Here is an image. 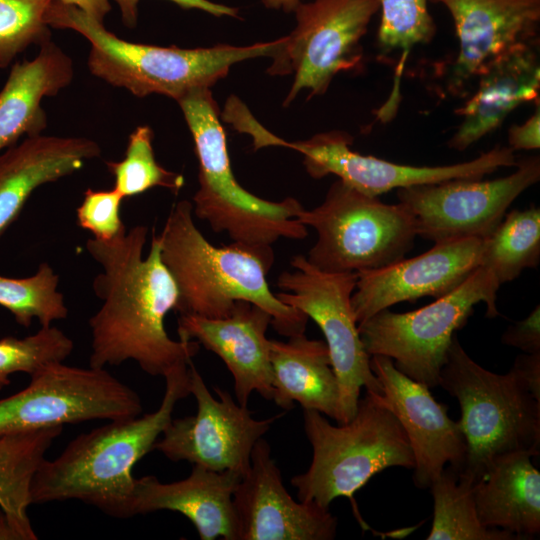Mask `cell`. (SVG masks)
<instances>
[{
	"label": "cell",
	"instance_id": "obj_1",
	"mask_svg": "<svg viewBox=\"0 0 540 540\" xmlns=\"http://www.w3.org/2000/svg\"><path fill=\"white\" fill-rule=\"evenodd\" d=\"M147 234L146 226L136 225L110 241H86V250L102 268L92 283L103 302L89 318L91 367L132 360L147 374L164 377L199 351L198 342L173 340L166 331L165 319L176 309L178 289L162 261L157 235L143 256Z\"/></svg>",
	"mask_w": 540,
	"mask_h": 540
},
{
	"label": "cell",
	"instance_id": "obj_3",
	"mask_svg": "<svg viewBox=\"0 0 540 540\" xmlns=\"http://www.w3.org/2000/svg\"><path fill=\"white\" fill-rule=\"evenodd\" d=\"M193 216L192 202H176L157 235L162 261L178 289L175 311L221 319L237 301H247L271 315L278 334H304L308 316L281 302L267 283L274 253L236 242L217 247L203 236Z\"/></svg>",
	"mask_w": 540,
	"mask_h": 540
},
{
	"label": "cell",
	"instance_id": "obj_33",
	"mask_svg": "<svg viewBox=\"0 0 540 540\" xmlns=\"http://www.w3.org/2000/svg\"><path fill=\"white\" fill-rule=\"evenodd\" d=\"M73 348L72 339L52 325L21 339H0V390L11 383V374L23 372L32 376L50 364L64 362Z\"/></svg>",
	"mask_w": 540,
	"mask_h": 540
},
{
	"label": "cell",
	"instance_id": "obj_11",
	"mask_svg": "<svg viewBox=\"0 0 540 540\" xmlns=\"http://www.w3.org/2000/svg\"><path fill=\"white\" fill-rule=\"evenodd\" d=\"M139 395L105 368L50 364L23 390L0 400V437L91 420L141 415Z\"/></svg>",
	"mask_w": 540,
	"mask_h": 540
},
{
	"label": "cell",
	"instance_id": "obj_28",
	"mask_svg": "<svg viewBox=\"0 0 540 540\" xmlns=\"http://www.w3.org/2000/svg\"><path fill=\"white\" fill-rule=\"evenodd\" d=\"M473 483L445 467L432 482L433 522L427 540H519L505 530L485 527L479 520Z\"/></svg>",
	"mask_w": 540,
	"mask_h": 540
},
{
	"label": "cell",
	"instance_id": "obj_17",
	"mask_svg": "<svg viewBox=\"0 0 540 540\" xmlns=\"http://www.w3.org/2000/svg\"><path fill=\"white\" fill-rule=\"evenodd\" d=\"M485 240L464 238L434 243L416 257L357 272L351 295L356 322L401 302L426 296L437 299L452 292L481 265Z\"/></svg>",
	"mask_w": 540,
	"mask_h": 540
},
{
	"label": "cell",
	"instance_id": "obj_9",
	"mask_svg": "<svg viewBox=\"0 0 540 540\" xmlns=\"http://www.w3.org/2000/svg\"><path fill=\"white\" fill-rule=\"evenodd\" d=\"M500 287L495 276L479 266L452 292L414 311L383 309L358 324L366 352L392 359L404 375L427 386H438L439 374L456 331L464 327L474 306L486 305V317L499 315Z\"/></svg>",
	"mask_w": 540,
	"mask_h": 540
},
{
	"label": "cell",
	"instance_id": "obj_21",
	"mask_svg": "<svg viewBox=\"0 0 540 540\" xmlns=\"http://www.w3.org/2000/svg\"><path fill=\"white\" fill-rule=\"evenodd\" d=\"M241 478L235 472L200 465H193L187 478L171 483L152 475L136 478L131 514L178 512L192 522L201 540H238L233 493Z\"/></svg>",
	"mask_w": 540,
	"mask_h": 540
},
{
	"label": "cell",
	"instance_id": "obj_24",
	"mask_svg": "<svg viewBox=\"0 0 540 540\" xmlns=\"http://www.w3.org/2000/svg\"><path fill=\"white\" fill-rule=\"evenodd\" d=\"M32 60L15 62L0 90V152L21 137L42 134L47 118L41 102L58 94L74 75L71 58L51 39Z\"/></svg>",
	"mask_w": 540,
	"mask_h": 540
},
{
	"label": "cell",
	"instance_id": "obj_12",
	"mask_svg": "<svg viewBox=\"0 0 540 540\" xmlns=\"http://www.w3.org/2000/svg\"><path fill=\"white\" fill-rule=\"evenodd\" d=\"M378 11L379 0H313L296 7V26L268 69L293 75L284 106L301 90L309 91L308 98L324 94L337 74L360 66V42Z\"/></svg>",
	"mask_w": 540,
	"mask_h": 540
},
{
	"label": "cell",
	"instance_id": "obj_8",
	"mask_svg": "<svg viewBox=\"0 0 540 540\" xmlns=\"http://www.w3.org/2000/svg\"><path fill=\"white\" fill-rule=\"evenodd\" d=\"M297 219L317 233L307 261L328 273H357L392 264L404 258L417 236L404 205L384 203L339 179L320 205L304 208Z\"/></svg>",
	"mask_w": 540,
	"mask_h": 540
},
{
	"label": "cell",
	"instance_id": "obj_26",
	"mask_svg": "<svg viewBox=\"0 0 540 540\" xmlns=\"http://www.w3.org/2000/svg\"><path fill=\"white\" fill-rule=\"evenodd\" d=\"M272 400L288 411L298 402L339 421V388L328 347L305 334L288 341L270 340Z\"/></svg>",
	"mask_w": 540,
	"mask_h": 540
},
{
	"label": "cell",
	"instance_id": "obj_35",
	"mask_svg": "<svg viewBox=\"0 0 540 540\" xmlns=\"http://www.w3.org/2000/svg\"><path fill=\"white\" fill-rule=\"evenodd\" d=\"M124 197L114 188L110 190L87 189L76 210L78 225L99 241L113 240L127 230L120 216Z\"/></svg>",
	"mask_w": 540,
	"mask_h": 540
},
{
	"label": "cell",
	"instance_id": "obj_31",
	"mask_svg": "<svg viewBox=\"0 0 540 540\" xmlns=\"http://www.w3.org/2000/svg\"><path fill=\"white\" fill-rule=\"evenodd\" d=\"M58 284L59 276L47 262L40 263L37 271L28 277L0 275V306L25 328L30 327L34 319L41 327H49L68 316L64 296L57 290Z\"/></svg>",
	"mask_w": 540,
	"mask_h": 540
},
{
	"label": "cell",
	"instance_id": "obj_27",
	"mask_svg": "<svg viewBox=\"0 0 540 540\" xmlns=\"http://www.w3.org/2000/svg\"><path fill=\"white\" fill-rule=\"evenodd\" d=\"M63 427H48L0 437V508L22 540H36L28 517L33 477Z\"/></svg>",
	"mask_w": 540,
	"mask_h": 540
},
{
	"label": "cell",
	"instance_id": "obj_36",
	"mask_svg": "<svg viewBox=\"0 0 540 540\" xmlns=\"http://www.w3.org/2000/svg\"><path fill=\"white\" fill-rule=\"evenodd\" d=\"M501 340L525 353H540V306L537 305L525 319L509 326Z\"/></svg>",
	"mask_w": 540,
	"mask_h": 540
},
{
	"label": "cell",
	"instance_id": "obj_25",
	"mask_svg": "<svg viewBox=\"0 0 540 540\" xmlns=\"http://www.w3.org/2000/svg\"><path fill=\"white\" fill-rule=\"evenodd\" d=\"M531 453L515 451L495 457L472 485L480 522L519 539L540 533V472Z\"/></svg>",
	"mask_w": 540,
	"mask_h": 540
},
{
	"label": "cell",
	"instance_id": "obj_37",
	"mask_svg": "<svg viewBox=\"0 0 540 540\" xmlns=\"http://www.w3.org/2000/svg\"><path fill=\"white\" fill-rule=\"evenodd\" d=\"M119 6L123 23L128 28H135L138 19L139 0H113ZM184 9H199L216 17L237 18L239 10L235 7L212 2L210 0H168Z\"/></svg>",
	"mask_w": 540,
	"mask_h": 540
},
{
	"label": "cell",
	"instance_id": "obj_30",
	"mask_svg": "<svg viewBox=\"0 0 540 540\" xmlns=\"http://www.w3.org/2000/svg\"><path fill=\"white\" fill-rule=\"evenodd\" d=\"M379 11L378 48L384 57L399 53L393 92L385 108L379 111V117L386 119L397 108L398 83L411 50L431 42L436 24L429 12L428 0H379Z\"/></svg>",
	"mask_w": 540,
	"mask_h": 540
},
{
	"label": "cell",
	"instance_id": "obj_16",
	"mask_svg": "<svg viewBox=\"0 0 540 540\" xmlns=\"http://www.w3.org/2000/svg\"><path fill=\"white\" fill-rule=\"evenodd\" d=\"M238 540H331L337 518L315 502H296L283 485L268 442L254 445L233 493Z\"/></svg>",
	"mask_w": 540,
	"mask_h": 540
},
{
	"label": "cell",
	"instance_id": "obj_7",
	"mask_svg": "<svg viewBox=\"0 0 540 540\" xmlns=\"http://www.w3.org/2000/svg\"><path fill=\"white\" fill-rule=\"evenodd\" d=\"M438 386L454 396L461 409L458 421L467 455L458 474L478 481L497 456L540 452V400L523 385L513 370L497 374L477 364L454 335Z\"/></svg>",
	"mask_w": 540,
	"mask_h": 540
},
{
	"label": "cell",
	"instance_id": "obj_38",
	"mask_svg": "<svg viewBox=\"0 0 540 540\" xmlns=\"http://www.w3.org/2000/svg\"><path fill=\"white\" fill-rule=\"evenodd\" d=\"M509 147L515 150H536L540 147V109L539 105L535 112L523 124L513 125L508 131Z\"/></svg>",
	"mask_w": 540,
	"mask_h": 540
},
{
	"label": "cell",
	"instance_id": "obj_40",
	"mask_svg": "<svg viewBox=\"0 0 540 540\" xmlns=\"http://www.w3.org/2000/svg\"><path fill=\"white\" fill-rule=\"evenodd\" d=\"M66 4L77 6L88 15L103 22L105 16L111 10L109 0H59Z\"/></svg>",
	"mask_w": 540,
	"mask_h": 540
},
{
	"label": "cell",
	"instance_id": "obj_42",
	"mask_svg": "<svg viewBox=\"0 0 540 540\" xmlns=\"http://www.w3.org/2000/svg\"><path fill=\"white\" fill-rule=\"evenodd\" d=\"M301 2H303V0H262V3L266 8L282 10L286 13L294 12Z\"/></svg>",
	"mask_w": 540,
	"mask_h": 540
},
{
	"label": "cell",
	"instance_id": "obj_22",
	"mask_svg": "<svg viewBox=\"0 0 540 540\" xmlns=\"http://www.w3.org/2000/svg\"><path fill=\"white\" fill-rule=\"evenodd\" d=\"M539 39L521 43L495 58L479 75L474 95L458 111L462 121L449 139L450 149L464 151L497 129L519 105L538 101Z\"/></svg>",
	"mask_w": 540,
	"mask_h": 540
},
{
	"label": "cell",
	"instance_id": "obj_20",
	"mask_svg": "<svg viewBox=\"0 0 540 540\" xmlns=\"http://www.w3.org/2000/svg\"><path fill=\"white\" fill-rule=\"evenodd\" d=\"M271 315L247 301H237L225 318L209 319L180 315V340H194L218 355L231 372L237 402L247 406L252 392L266 400L273 398L270 340L266 331Z\"/></svg>",
	"mask_w": 540,
	"mask_h": 540
},
{
	"label": "cell",
	"instance_id": "obj_39",
	"mask_svg": "<svg viewBox=\"0 0 540 540\" xmlns=\"http://www.w3.org/2000/svg\"><path fill=\"white\" fill-rule=\"evenodd\" d=\"M521 380L526 389L540 400V353H524L514 361L511 368Z\"/></svg>",
	"mask_w": 540,
	"mask_h": 540
},
{
	"label": "cell",
	"instance_id": "obj_32",
	"mask_svg": "<svg viewBox=\"0 0 540 540\" xmlns=\"http://www.w3.org/2000/svg\"><path fill=\"white\" fill-rule=\"evenodd\" d=\"M152 141V129L148 125H140L129 135L123 159L106 162L114 177L113 188L124 198L155 187L177 194L185 184L182 174L169 171L157 162Z\"/></svg>",
	"mask_w": 540,
	"mask_h": 540
},
{
	"label": "cell",
	"instance_id": "obj_23",
	"mask_svg": "<svg viewBox=\"0 0 540 540\" xmlns=\"http://www.w3.org/2000/svg\"><path fill=\"white\" fill-rule=\"evenodd\" d=\"M100 154V146L89 138L43 134L1 151L0 237L37 188L73 174Z\"/></svg>",
	"mask_w": 540,
	"mask_h": 540
},
{
	"label": "cell",
	"instance_id": "obj_13",
	"mask_svg": "<svg viewBox=\"0 0 540 540\" xmlns=\"http://www.w3.org/2000/svg\"><path fill=\"white\" fill-rule=\"evenodd\" d=\"M515 167L510 175L493 180L453 179L397 189V197L423 239H486L512 202L540 180L539 156L517 160Z\"/></svg>",
	"mask_w": 540,
	"mask_h": 540
},
{
	"label": "cell",
	"instance_id": "obj_18",
	"mask_svg": "<svg viewBox=\"0 0 540 540\" xmlns=\"http://www.w3.org/2000/svg\"><path fill=\"white\" fill-rule=\"evenodd\" d=\"M370 366L382 386L383 403L401 423L414 455V484L429 488L446 464L462 471L467 444L459 422L447 407L435 400L427 386L409 378L394 366L392 359L372 355Z\"/></svg>",
	"mask_w": 540,
	"mask_h": 540
},
{
	"label": "cell",
	"instance_id": "obj_6",
	"mask_svg": "<svg viewBox=\"0 0 540 540\" xmlns=\"http://www.w3.org/2000/svg\"><path fill=\"white\" fill-rule=\"evenodd\" d=\"M303 419L313 457L309 468L291 479L299 501L326 508L338 497L354 503L355 492L375 474L414 467L408 437L380 394L367 391L347 423L334 426L311 409H303Z\"/></svg>",
	"mask_w": 540,
	"mask_h": 540
},
{
	"label": "cell",
	"instance_id": "obj_15",
	"mask_svg": "<svg viewBox=\"0 0 540 540\" xmlns=\"http://www.w3.org/2000/svg\"><path fill=\"white\" fill-rule=\"evenodd\" d=\"M189 391L196 400L194 415L169 422L154 449L172 461L185 460L209 470L231 471L243 477L250 467L255 443L285 411L257 420L247 406L240 405L221 388L218 399L208 390L202 376L190 362Z\"/></svg>",
	"mask_w": 540,
	"mask_h": 540
},
{
	"label": "cell",
	"instance_id": "obj_5",
	"mask_svg": "<svg viewBox=\"0 0 540 540\" xmlns=\"http://www.w3.org/2000/svg\"><path fill=\"white\" fill-rule=\"evenodd\" d=\"M177 102L198 159L199 186L192 199L193 214L214 232L226 233L232 242L266 252H273L272 245L281 238L305 239L307 226L297 219L304 207L296 198L265 200L236 180L210 88L192 90Z\"/></svg>",
	"mask_w": 540,
	"mask_h": 540
},
{
	"label": "cell",
	"instance_id": "obj_4",
	"mask_svg": "<svg viewBox=\"0 0 540 540\" xmlns=\"http://www.w3.org/2000/svg\"><path fill=\"white\" fill-rule=\"evenodd\" d=\"M49 27L71 29L90 43L88 68L108 84L137 97L160 94L176 101L192 90L210 88L231 66L257 57L273 58L284 36L249 46L161 47L123 40L77 6L54 0L45 15Z\"/></svg>",
	"mask_w": 540,
	"mask_h": 540
},
{
	"label": "cell",
	"instance_id": "obj_19",
	"mask_svg": "<svg viewBox=\"0 0 540 540\" xmlns=\"http://www.w3.org/2000/svg\"><path fill=\"white\" fill-rule=\"evenodd\" d=\"M450 13L459 52L448 89L459 94L497 57L538 38L540 0H431Z\"/></svg>",
	"mask_w": 540,
	"mask_h": 540
},
{
	"label": "cell",
	"instance_id": "obj_29",
	"mask_svg": "<svg viewBox=\"0 0 540 540\" xmlns=\"http://www.w3.org/2000/svg\"><path fill=\"white\" fill-rule=\"evenodd\" d=\"M486 238L481 265L499 284L516 279L540 261V209L513 210Z\"/></svg>",
	"mask_w": 540,
	"mask_h": 540
},
{
	"label": "cell",
	"instance_id": "obj_10",
	"mask_svg": "<svg viewBox=\"0 0 540 540\" xmlns=\"http://www.w3.org/2000/svg\"><path fill=\"white\" fill-rule=\"evenodd\" d=\"M290 265L293 270L284 271L277 278L281 292L276 296L284 304L304 312L321 329L338 382V424L347 423L356 413L362 387L382 393L351 307L357 273L320 271L301 254L293 256Z\"/></svg>",
	"mask_w": 540,
	"mask_h": 540
},
{
	"label": "cell",
	"instance_id": "obj_41",
	"mask_svg": "<svg viewBox=\"0 0 540 540\" xmlns=\"http://www.w3.org/2000/svg\"><path fill=\"white\" fill-rule=\"evenodd\" d=\"M0 540H22L20 534L0 508Z\"/></svg>",
	"mask_w": 540,
	"mask_h": 540
},
{
	"label": "cell",
	"instance_id": "obj_14",
	"mask_svg": "<svg viewBox=\"0 0 540 540\" xmlns=\"http://www.w3.org/2000/svg\"><path fill=\"white\" fill-rule=\"evenodd\" d=\"M353 138L344 131L315 134L302 141L288 142L274 134L269 146H282L303 155L308 175L321 179L335 175L339 180L369 196L378 197L393 189L440 183L453 179H483L502 167L516 165L514 151L497 145L477 158L443 166H412L390 162L353 151Z\"/></svg>",
	"mask_w": 540,
	"mask_h": 540
},
{
	"label": "cell",
	"instance_id": "obj_2",
	"mask_svg": "<svg viewBox=\"0 0 540 540\" xmlns=\"http://www.w3.org/2000/svg\"><path fill=\"white\" fill-rule=\"evenodd\" d=\"M190 362L164 376L165 392L156 411L111 420L78 435L55 459H44L32 480L31 503L79 500L114 518L132 517L133 468L154 449L177 402L190 394Z\"/></svg>",
	"mask_w": 540,
	"mask_h": 540
},
{
	"label": "cell",
	"instance_id": "obj_34",
	"mask_svg": "<svg viewBox=\"0 0 540 540\" xmlns=\"http://www.w3.org/2000/svg\"><path fill=\"white\" fill-rule=\"evenodd\" d=\"M54 0H0V68L32 44L51 39L45 15Z\"/></svg>",
	"mask_w": 540,
	"mask_h": 540
}]
</instances>
